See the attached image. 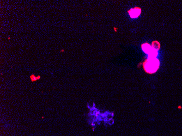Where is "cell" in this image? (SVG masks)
<instances>
[{
    "label": "cell",
    "instance_id": "5",
    "mask_svg": "<svg viewBox=\"0 0 182 136\" xmlns=\"http://www.w3.org/2000/svg\"><path fill=\"white\" fill-rule=\"evenodd\" d=\"M152 47L153 48H154V49L158 50L160 48V45L158 41H156L153 42L152 45Z\"/></svg>",
    "mask_w": 182,
    "mask_h": 136
},
{
    "label": "cell",
    "instance_id": "6",
    "mask_svg": "<svg viewBox=\"0 0 182 136\" xmlns=\"http://www.w3.org/2000/svg\"><path fill=\"white\" fill-rule=\"evenodd\" d=\"M30 79H31V81L32 82H34V81H36L37 80H37V76H35V75H33H33H31V76H30Z\"/></svg>",
    "mask_w": 182,
    "mask_h": 136
},
{
    "label": "cell",
    "instance_id": "2",
    "mask_svg": "<svg viewBox=\"0 0 182 136\" xmlns=\"http://www.w3.org/2000/svg\"><path fill=\"white\" fill-rule=\"evenodd\" d=\"M141 9H140V8H137V7L130 9V11H128L130 17L131 18H133V19L137 18L138 16L140 15V14H141Z\"/></svg>",
    "mask_w": 182,
    "mask_h": 136
},
{
    "label": "cell",
    "instance_id": "4",
    "mask_svg": "<svg viewBox=\"0 0 182 136\" xmlns=\"http://www.w3.org/2000/svg\"><path fill=\"white\" fill-rule=\"evenodd\" d=\"M158 50H156L152 48L151 51L148 53V58H156L158 56Z\"/></svg>",
    "mask_w": 182,
    "mask_h": 136
},
{
    "label": "cell",
    "instance_id": "1",
    "mask_svg": "<svg viewBox=\"0 0 182 136\" xmlns=\"http://www.w3.org/2000/svg\"><path fill=\"white\" fill-rule=\"evenodd\" d=\"M160 62L156 58H148L145 62L143 66L145 71L148 73H156L159 66Z\"/></svg>",
    "mask_w": 182,
    "mask_h": 136
},
{
    "label": "cell",
    "instance_id": "7",
    "mask_svg": "<svg viewBox=\"0 0 182 136\" xmlns=\"http://www.w3.org/2000/svg\"><path fill=\"white\" fill-rule=\"evenodd\" d=\"M60 52H64V50H62L60 51Z\"/></svg>",
    "mask_w": 182,
    "mask_h": 136
},
{
    "label": "cell",
    "instance_id": "3",
    "mask_svg": "<svg viewBox=\"0 0 182 136\" xmlns=\"http://www.w3.org/2000/svg\"><path fill=\"white\" fill-rule=\"evenodd\" d=\"M142 50L144 52L147 53V54H148L149 52L151 51L152 48V47L149 44L145 43L142 45Z\"/></svg>",
    "mask_w": 182,
    "mask_h": 136
}]
</instances>
